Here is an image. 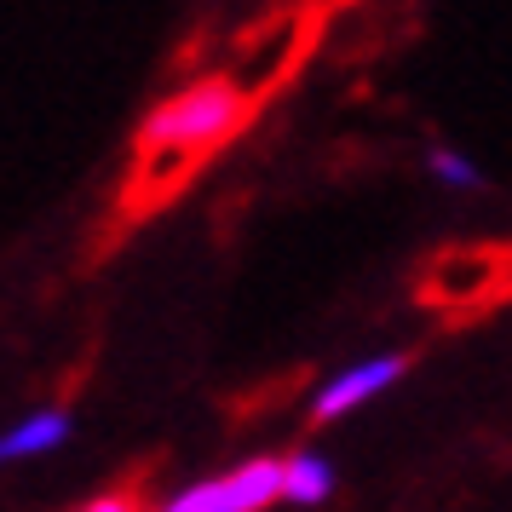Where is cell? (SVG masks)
Wrapping results in <instances>:
<instances>
[{
    "mask_svg": "<svg viewBox=\"0 0 512 512\" xmlns=\"http://www.w3.org/2000/svg\"><path fill=\"white\" fill-rule=\"evenodd\" d=\"M334 495V466L317 455V449H300V455H288V484H282V501H294V507H317Z\"/></svg>",
    "mask_w": 512,
    "mask_h": 512,
    "instance_id": "obj_6",
    "label": "cell"
},
{
    "mask_svg": "<svg viewBox=\"0 0 512 512\" xmlns=\"http://www.w3.org/2000/svg\"><path fill=\"white\" fill-rule=\"evenodd\" d=\"M282 484H288V461L265 455V461H242L225 478L190 484L179 495L190 501V512H265L271 501H282Z\"/></svg>",
    "mask_w": 512,
    "mask_h": 512,
    "instance_id": "obj_2",
    "label": "cell"
},
{
    "mask_svg": "<svg viewBox=\"0 0 512 512\" xmlns=\"http://www.w3.org/2000/svg\"><path fill=\"white\" fill-rule=\"evenodd\" d=\"M70 438V415L64 409H35L29 420H18L6 438H0V461H29V455H47Z\"/></svg>",
    "mask_w": 512,
    "mask_h": 512,
    "instance_id": "obj_5",
    "label": "cell"
},
{
    "mask_svg": "<svg viewBox=\"0 0 512 512\" xmlns=\"http://www.w3.org/2000/svg\"><path fill=\"white\" fill-rule=\"evenodd\" d=\"M432 179H443L449 190H478L484 185V173L466 162V156H455V150H432Z\"/></svg>",
    "mask_w": 512,
    "mask_h": 512,
    "instance_id": "obj_7",
    "label": "cell"
},
{
    "mask_svg": "<svg viewBox=\"0 0 512 512\" xmlns=\"http://www.w3.org/2000/svg\"><path fill=\"white\" fill-rule=\"evenodd\" d=\"M495 277H501V259H495V254H455V259H443L438 271H432L426 300L472 305V300H484L489 288H495Z\"/></svg>",
    "mask_w": 512,
    "mask_h": 512,
    "instance_id": "obj_4",
    "label": "cell"
},
{
    "mask_svg": "<svg viewBox=\"0 0 512 512\" xmlns=\"http://www.w3.org/2000/svg\"><path fill=\"white\" fill-rule=\"evenodd\" d=\"M403 369H409V357H369V363H351V369H340L323 392L311 397V420L351 415L357 403H369V397H380L386 386H397V380H403Z\"/></svg>",
    "mask_w": 512,
    "mask_h": 512,
    "instance_id": "obj_3",
    "label": "cell"
},
{
    "mask_svg": "<svg viewBox=\"0 0 512 512\" xmlns=\"http://www.w3.org/2000/svg\"><path fill=\"white\" fill-rule=\"evenodd\" d=\"M81 512H139V501H133V489H110V495L87 501Z\"/></svg>",
    "mask_w": 512,
    "mask_h": 512,
    "instance_id": "obj_8",
    "label": "cell"
},
{
    "mask_svg": "<svg viewBox=\"0 0 512 512\" xmlns=\"http://www.w3.org/2000/svg\"><path fill=\"white\" fill-rule=\"evenodd\" d=\"M162 512H190V501H185V495H173V501H167Z\"/></svg>",
    "mask_w": 512,
    "mask_h": 512,
    "instance_id": "obj_9",
    "label": "cell"
},
{
    "mask_svg": "<svg viewBox=\"0 0 512 512\" xmlns=\"http://www.w3.org/2000/svg\"><path fill=\"white\" fill-rule=\"evenodd\" d=\"M248 116H254L248 93H242L236 81H225V75H213V81H196V87L173 93L167 104H156V110L144 116L139 150H185L196 162H208Z\"/></svg>",
    "mask_w": 512,
    "mask_h": 512,
    "instance_id": "obj_1",
    "label": "cell"
}]
</instances>
